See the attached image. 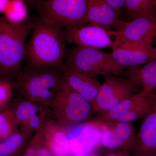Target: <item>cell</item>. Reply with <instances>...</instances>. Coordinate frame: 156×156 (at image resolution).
<instances>
[{"mask_svg": "<svg viewBox=\"0 0 156 156\" xmlns=\"http://www.w3.org/2000/svg\"><path fill=\"white\" fill-rule=\"evenodd\" d=\"M135 147L143 156L156 154V103L143 120L136 134Z\"/></svg>", "mask_w": 156, "mask_h": 156, "instance_id": "5bb4252c", "label": "cell"}, {"mask_svg": "<svg viewBox=\"0 0 156 156\" xmlns=\"http://www.w3.org/2000/svg\"><path fill=\"white\" fill-rule=\"evenodd\" d=\"M156 103V94L153 91L117 122L132 123L138 119L144 117L153 108Z\"/></svg>", "mask_w": 156, "mask_h": 156, "instance_id": "ffe728a7", "label": "cell"}, {"mask_svg": "<svg viewBox=\"0 0 156 156\" xmlns=\"http://www.w3.org/2000/svg\"><path fill=\"white\" fill-rule=\"evenodd\" d=\"M28 8L37 10L45 0H21Z\"/></svg>", "mask_w": 156, "mask_h": 156, "instance_id": "4316f807", "label": "cell"}, {"mask_svg": "<svg viewBox=\"0 0 156 156\" xmlns=\"http://www.w3.org/2000/svg\"><path fill=\"white\" fill-rule=\"evenodd\" d=\"M50 108L54 119L66 128L87 122L93 110L90 103L65 83L62 78Z\"/></svg>", "mask_w": 156, "mask_h": 156, "instance_id": "277c9868", "label": "cell"}, {"mask_svg": "<svg viewBox=\"0 0 156 156\" xmlns=\"http://www.w3.org/2000/svg\"><path fill=\"white\" fill-rule=\"evenodd\" d=\"M122 75L142 87L144 91H154L156 89V61L153 60L142 67L124 70Z\"/></svg>", "mask_w": 156, "mask_h": 156, "instance_id": "2e32d148", "label": "cell"}, {"mask_svg": "<svg viewBox=\"0 0 156 156\" xmlns=\"http://www.w3.org/2000/svg\"><path fill=\"white\" fill-rule=\"evenodd\" d=\"M19 130L18 124L9 106L0 111V141Z\"/></svg>", "mask_w": 156, "mask_h": 156, "instance_id": "7402d4cb", "label": "cell"}, {"mask_svg": "<svg viewBox=\"0 0 156 156\" xmlns=\"http://www.w3.org/2000/svg\"><path fill=\"white\" fill-rule=\"evenodd\" d=\"M114 30L89 24L66 29L63 33L66 41L76 44L78 47L112 49L115 41L113 38H115Z\"/></svg>", "mask_w": 156, "mask_h": 156, "instance_id": "9c48e42d", "label": "cell"}, {"mask_svg": "<svg viewBox=\"0 0 156 156\" xmlns=\"http://www.w3.org/2000/svg\"><path fill=\"white\" fill-rule=\"evenodd\" d=\"M35 156H53L45 144L43 143L37 151L36 154Z\"/></svg>", "mask_w": 156, "mask_h": 156, "instance_id": "83f0119b", "label": "cell"}, {"mask_svg": "<svg viewBox=\"0 0 156 156\" xmlns=\"http://www.w3.org/2000/svg\"><path fill=\"white\" fill-rule=\"evenodd\" d=\"M114 37L112 50L122 45L152 46L156 38V14L144 15L126 22L122 28L114 30Z\"/></svg>", "mask_w": 156, "mask_h": 156, "instance_id": "ba28073f", "label": "cell"}, {"mask_svg": "<svg viewBox=\"0 0 156 156\" xmlns=\"http://www.w3.org/2000/svg\"><path fill=\"white\" fill-rule=\"evenodd\" d=\"M107 128H110L122 141L125 148L135 146L136 134L132 123L117 122L107 126Z\"/></svg>", "mask_w": 156, "mask_h": 156, "instance_id": "44dd1931", "label": "cell"}, {"mask_svg": "<svg viewBox=\"0 0 156 156\" xmlns=\"http://www.w3.org/2000/svg\"><path fill=\"white\" fill-rule=\"evenodd\" d=\"M62 78L65 83L87 101L93 109L101 86L96 77L66 68L62 72Z\"/></svg>", "mask_w": 156, "mask_h": 156, "instance_id": "4fadbf2b", "label": "cell"}, {"mask_svg": "<svg viewBox=\"0 0 156 156\" xmlns=\"http://www.w3.org/2000/svg\"><path fill=\"white\" fill-rule=\"evenodd\" d=\"M116 11L119 16L124 9L125 0H105Z\"/></svg>", "mask_w": 156, "mask_h": 156, "instance_id": "484cf974", "label": "cell"}, {"mask_svg": "<svg viewBox=\"0 0 156 156\" xmlns=\"http://www.w3.org/2000/svg\"><path fill=\"white\" fill-rule=\"evenodd\" d=\"M152 92H147L142 89L140 92L126 98L108 111L99 114L95 119L91 121V123L107 126L115 122L131 110L135 105Z\"/></svg>", "mask_w": 156, "mask_h": 156, "instance_id": "9a60e30c", "label": "cell"}, {"mask_svg": "<svg viewBox=\"0 0 156 156\" xmlns=\"http://www.w3.org/2000/svg\"><path fill=\"white\" fill-rule=\"evenodd\" d=\"M14 91L12 82L0 78V111L10 106Z\"/></svg>", "mask_w": 156, "mask_h": 156, "instance_id": "603a6c76", "label": "cell"}, {"mask_svg": "<svg viewBox=\"0 0 156 156\" xmlns=\"http://www.w3.org/2000/svg\"><path fill=\"white\" fill-rule=\"evenodd\" d=\"M110 53L114 61L124 69L144 65L156 59L154 47L148 45H120Z\"/></svg>", "mask_w": 156, "mask_h": 156, "instance_id": "30bf717a", "label": "cell"}, {"mask_svg": "<svg viewBox=\"0 0 156 156\" xmlns=\"http://www.w3.org/2000/svg\"><path fill=\"white\" fill-rule=\"evenodd\" d=\"M154 50L156 54V45L154 47Z\"/></svg>", "mask_w": 156, "mask_h": 156, "instance_id": "4dcf8cb0", "label": "cell"}, {"mask_svg": "<svg viewBox=\"0 0 156 156\" xmlns=\"http://www.w3.org/2000/svg\"><path fill=\"white\" fill-rule=\"evenodd\" d=\"M87 19L90 24L114 30L122 28L126 23L105 0H87Z\"/></svg>", "mask_w": 156, "mask_h": 156, "instance_id": "8fae6325", "label": "cell"}, {"mask_svg": "<svg viewBox=\"0 0 156 156\" xmlns=\"http://www.w3.org/2000/svg\"><path fill=\"white\" fill-rule=\"evenodd\" d=\"M42 105L19 97L11 102L9 107L17 121L19 129L25 128L31 118Z\"/></svg>", "mask_w": 156, "mask_h": 156, "instance_id": "ac0fdd59", "label": "cell"}, {"mask_svg": "<svg viewBox=\"0 0 156 156\" xmlns=\"http://www.w3.org/2000/svg\"><path fill=\"white\" fill-rule=\"evenodd\" d=\"M62 70L25 66L13 82L19 98L50 107L62 80Z\"/></svg>", "mask_w": 156, "mask_h": 156, "instance_id": "3957f363", "label": "cell"}, {"mask_svg": "<svg viewBox=\"0 0 156 156\" xmlns=\"http://www.w3.org/2000/svg\"><path fill=\"white\" fill-rule=\"evenodd\" d=\"M124 9L130 21L144 15L156 14L154 0H125Z\"/></svg>", "mask_w": 156, "mask_h": 156, "instance_id": "d6986e66", "label": "cell"}, {"mask_svg": "<svg viewBox=\"0 0 156 156\" xmlns=\"http://www.w3.org/2000/svg\"><path fill=\"white\" fill-rule=\"evenodd\" d=\"M32 134L19 129L0 141V156H21Z\"/></svg>", "mask_w": 156, "mask_h": 156, "instance_id": "e0dca14e", "label": "cell"}, {"mask_svg": "<svg viewBox=\"0 0 156 156\" xmlns=\"http://www.w3.org/2000/svg\"><path fill=\"white\" fill-rule=\"evenodd\" d=\"M105 156H124L122 154L119 152H115L114 151H111L108 153Z\"/></svg>", "mask_w": 156, "mask_h": 156, "instance_id": "f1b7e54d", "label": "cell"}, {"mask_svg": "<svg viewBox=\"0 0 156 156\" xmlns=\"http://www.w3.org/2000/svg\"><path fill=\"white\" fill-rule=\"evenodd\" d=\"M43 22L60 28L87 25V0H45L37 10Z\"/></svg>", "mask_w": 156, "mask_h": 156, "instance_id": "8992f818", "label": "cell"}, {"mask_svg": "<svg viewBox=\"0 0 156 156\" xmlns=\"http://www.w3.org/2000/svg\"><path fill=\"white\" fill-rule=\"evenodd\" d=\"M104 76L92 109L94 112L99 114L108 111L137 93L140 87L129 79L120 75L108 74Z\"/></svg>", "mask_w": 156, "mask_h": 156, "instance_id": "52a82bcc", "label": "cell"}, {"mask_svg": "<svg viewBox=\"0 0 156 156\" xmlns=\"http://www.w3.org/2000/svg\"><path fill=\"white\" fill-rule=\"evenodd\" d=\"M31 37L27 44V63L31 67L54 68L64 70L66 55L62 29L34 20Z\"/></svg>", "mask_w": 156, "mask_h": 156, "instance_id": "6da1fadb", "label": "cell"}, {"mask_svg": "<svg viewBox=\"0 0 156 156\" xmlns=\"http://www.w3.org/2000/svg\"><path fill=\"white\" fill-rule=\"evenodd\" d=\"M87 156H99L96 154H91L88 155Z\"/></svg>", "mask_w": 156, "mask_h": 156, "instance_id": "f546056e", "label": "cell"}, {"mask_svg": "<svg viewBox=\"0 0 156 156\" xmlns=\"http://www.w3.org/2000/svg\"><path fill=\"white\" fill-rule=\"evenodd\" d=\"M154 2L155 5V6L156 7V0H154Z\"/></svg>", "mask_w": 156, "mask_h": 156, "instance_id": "1f68e13d", "label": "cell"}, {"mask_svg": "<svg viewBox=\"0 0 156 156\" xmlns=\"http://www.w3.org/2000/svg\"><path fill=\"white\" fill-rule=\"evenodd\" d=\"M101 143L104 147L110 150L125 148L124 144L110 128H107L101 134Z\"/></svg>", "mask_w": 156, "mask_h": 156, "instance_id": "cb8c5ba5", "label": "cell"}, {"mask_svg": "<svg viewBox=\"0 0 156 156\" xmlns=\"http://www.w3.org/2000/svg\"><path fill=\"white\" fill-rule=\"evenodd\" d=\"M65 64L66 68L95 77L99 75L121 76L125 70L114 61L111 53L85 47L67 50Z\"/></svg>", "mask_w": 156, "mask_h": 156, "instance_id": "5b68a950", "label": "cell"}, {"mask_svg": "<svg viewBox=\"0 0 156 156\" xmlns=\"http://www.w3.org/2000/svg\"><path fill=\"white\" fill-rule=\"evenodd\" d=\"M43 127L32 136L21 156H35L39 148L44 143Z\"/></svg>", "mask_w": 156, "mask_h": 156, "instance_id": "d4e9b609", "label": "cell"}, {"mask_svg": "<svg viewBox=\"0 0 156 156\" xmlns=\"http://www.w3.org/2000/svg\"><path fill=\"white\" fill-rule=\"evenodd\" d=\"M34 24L30 17L15 22L0 15V78L12 83L22 71Z\"/></svg>", "mask_w": 156, "mask_h": 156, "instance_id": "7a4b0ae2", "label": "cell"}, {"mask_svg": "<svg viewBox=\"0 0 156 156\" xmlns=\"http://www.w3.org/2000/svg\"><path fill=\"white\" fill-rule=\"evenodd\" d=\"M66 128L51 118L47 120L43 126L44 144L53 156H72Z\"/></svg>", "mask_w": 156, "mask_h": 156, "instance_id": "7c38bea8", "label": "cell"}]
</instances>
